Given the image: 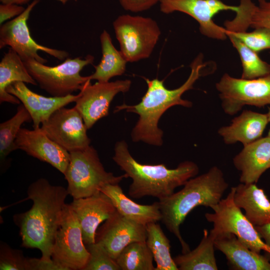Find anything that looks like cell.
<instances>
[{
	"mask_svg": "<svg viewBox=\"0 0 270 270\" xmlns=\"http://www.w3.org/2000/svg\"><path fill=\"white\" fill-rule=\"evenodd\" d=\"M27 194L32 201V208L14 216V221L20 228L22 246L38 249L42 258L51 260L68 194L67 188L52 185L46 179L40 178L30 184Z\"/></svg>",
	"mask_w": 270,
	"mask_h": 270,
	"instance_id": "6da1fadb",
	"label": "cell"
},
{
	"mask_svg": "<svg viewBox=\"0 0 270 270\" xmlns=\"http://www.w3.org/2000/svg\"><path fill=\"white\" fill-rule=\"evenodd\" d=\"M203 60L201 54L194 59L190 65L191 72L188 78L180 87L168 90L165 87L163 80L145 78L148 89L138 104H124L116 107L114 112L125 110L138 115V120L131 133L133 142H143L156 146L162 144L164 133L158 127L159 120L164 113L173 106L192 107V102L182 99V96L186 91L192 89L195 82L204 74L203 70L206 64Z\"/></svg>",
	"mask_w": 270,
	"mask_h": 270,
	"instance_id": "7a4b0ae2",
	"label": "cell"
},
{
	"mask_svg": "<svg viewBox=\"0 0 270 270\" xmlns=\"http://www.w3.org/2000/svg\"><path fill=\"white\" fill-rule=\"evenodd\" d=\"M112 159L127 178H132L128 194L134 198L152 196L159 200L163 199L196 176L199 171L198 165L188 160L180 163L173 169L168 168L163 164H140L131 155L124 140L116 144Z\"/></svg>",
	"mask_w": 270,
	"mask_h": 270,
	"instance_id": "3957f363",
	"label": "cell"
},
{
	"mask_svg": "<svg viewBox=\"0 0 270 270\" xmlns=\"http://www.w3.org/2000/svg\"><path fill=\"white\" fill-rule=\"evenodd\" d=\"M179 191L158 201L161 221L176 236L182 248V253L190 251L184 240L180 226L192 210L202 206L210 208L217 204L228 187L224 174L216 166L206 172L188 180Z\"/></svg>",
	"mask_w": 270,
	"mask_h": 270,
	"instance_id": "277c9868",
	"label": "cell"
},
{
	"mask_svg": "<svg viewBox=\"0 0 270 270\" xmlns=\"http://www.w3.org/2000/svg\"><path fill=\"white\" fill-rule=\"evenodd\" d=\"M70 159L64 174L68 194L73 198L88 197L100 192L108 184H118L128 178L106 171L96 150L92 146L70 153Z\"/></svg>",
	"mask_w": 270,
	"mask_h": 270,
	"instance_id": "5b68a950",
	"label": "cell"
},
{
	"mask_svg": "<svg viewBox=\"0 0 270 270\" xmlns=\"http://www.w3.org/2000/svg\"><path fill=\"white\" fill-rule=\"evenodd\" d=\"M94 57L87 55L84 58H68L62 63L54 66L44 65L35 60L24 62L31 76L40 87L52 96H65L80 90L91 80L88 76H82L80 71L92 64Z\"/></svg>",
	"mask_w": 270,
	"mask_h": 270,
	"instance_id": "8992f818",
	"label": "cell"
},
{
	"mask_svg": "<svg viewBox=\"0 0 270 270\" xmlns=\"http://www.w3.org/2000/svg\"><path fill=\"white\" fill-rule=\"evenodd\" d=\"M120 51L128 62L150 56L161 34L157 22L150 18L122 14L113 22Z\"/></svg>",
	"mask_w": 270,
	"mask_h": 270,
	"instance_id": "52a82bcc",
	"label": "cell"
},
{
	"mask_svg": "<svg viewBox=\"0 0 270 270\" xmlns=\"http://www.w3.org/2000/svg\"><path fill=\"white\" fill-rule=\"evenodd\" d=\"M222 100V106L232 116L246 105L258 108L270 105V74L254 79L234 78L222 75L216 84Z\"/></svg>",
	"mask_w": 270,
	"mask_h": 270,
	"instance_id": "ba28073f",
	"label": "cell"
},
{
	"mask_svg": "<svg viewBox=\"0 0 270 270\" xmlns=\"http://www.w3.org/2000/svg\"><path fill=\"white\" fill-rule=\"evenodd\" d=\"M234 190V186L231 188L224 198L210 208L213 212L205 214L206 220L213 224V228L218 234L232 233L252 250L258 253L262 250L267 252L268 247L255 226L235 204Z\"/></svg>",
	"mask_w": 270,
	"mask_h": 270,
	"instance_id": "9c48e42d",
	"label": "cell"
},
{
	"mask_svg": "<svg viewBox=\"0 0 270 270\" xmlns=\"http://www.w3.org/2000/svg\"><path fill=\"white\" fill-rule=\"evenodd\" d=\"M89 258L80 224L70 204H66L56 235L52 258L66 270H84Z\"/></svg>",
	"mask_w": 270,
	"mask_h": 270,
	"instance_id": "30bf717a",
	"label": "cell"
},
{
	"mask_svg": "<svg viewBox=\"0 0 270 270\" xmlns=\"http://www.w3.org/2000/svg\"><path fill=\"white\" fill-rule=\"evenodd\" d=\"M40 0H34L20 16L0 25V48L10 46L25 62L35 60L44 64L47 60L38 54V51L44 52L60 60L67 58L68 52L50 48L37 43L31 36L27 22L30 14Z\"/></svg>",
	"mask_w": 270,
	"mask_h": 270,
	"instance_id": "8fae6325",
	"label": "cell"
},
{
	"mask_svg": "<svg viewBox=\"0 0 270 270\" xmlns=\"http://www.w3.org/2000/svg\"><path fill=\"white\" fill-rule=\"evenodd\" d=\"M40 128L48 136L70 153L90 145L88 128L74 107H63L56 110Z\"/></svg>",
	"mask_w": 270,
	"mask_h": 270,
	"instance_id": "7c38bea8",
	"label": "cell"
},
{
	"mask_svg": "<svg viewBox=\"0 0 270 270\" xmlns=\"http://www.w3.org/2000/svg\"><path fill=\"white\" fill-rule=\"evenodd\" d=\"M90 81H88L80 91V96L74 106L82 116L88 130L108 115L114 97L120 92H128L132 84L130 80L98 82L93 84Z\"/></svg>",
	"mask_w": 270,
	"mask_h": 270,
	"instance_id": "4fadbf2b",
	"label": "cell"
},
{
	"mask_svg": "<svg viewBox=\"0 0 270 270\" xmlns=\"http://www.w3.org/2000/svg\"><path fill=\"white\" fill-rule=\"evenodd\" d=\"M160 10L166 14L174 12L186 14L199 24V30L210 38L224 40L227 38L224 28L216 24L213 17L221 11L236 12L238 6L226 4L220 0H160Z\"/></svg>",
	"mask_w": 270,
	"mask_h": 270,
	"instance_id": "5bb4252c",
	"label": "cell"
},
{
	"mask_svg": "<svg viewBox=\"0 0 270 270\" xmlns=\"http://www.w3.org/2000/svg\"><path fill=\"white\" fill-rule=\"evenodd\" d=\"M146 226L128 219L116 210L100 228L96 242L116 260L128 245L134 242H146Z\"/></svg>",
	"mask_w": 270,
	"mask_h": 270,
	"instance_id": "9a60e30c",
	"label": "cell"
},
{
	"mask_svg": "<svg viewBox=\"0 0 270 270\" xmlns=\"http://www.w3.org/2000/svg\"><path fill=\"white\" fill-rule=\"evenodd\" d=\"M16 148L47 162L64 174L70 154L48 136L40 128L32 130L21 128L14 142Z\"/></svg>",
	"mask_w": 270,
	"mask_h": 270,
	"instance_id": "2e32d148",
	"label": "cell"
},
{
	"mask_svg": "<svg viewBox=\"0 0 270 270\" xmlns=\"http://www.w3.org/2000/svg\"><path fill=\"white\" fill-rule=\"evenodd\" d=\"M70 204L80 224L85 245L96 242L98 226L116 210L110 198L102 192L88 197L73 198Z\"/></svg>",
	"mask_w": 270,
	"mask_h": 270,
	"instance_id": "e0dca14e",
	"label": "cell"
},
{
	"mask_svg": "<svg viewBox=\"0 0 270 270\" xmlns=\"http://www.w3.org/2000/svg\"><path fill=\"white\" fill-rule=\"evenodd\" d=\"M6 91L16 97L26 108L32 117L34 128H40V124L55 111L75 102L80 96L79 92L76 95L46 97L32 92L22 82L10 84Z\"/></svg>",
	"mask_w": 270,
	"mask_h": 270,
	"instance_id": "ac0fdd59",
	"label": "cell"
},
{
	"mask_svg": "<svg viewBox=\"0 0 270 270\" xmlns=\"http://www.w3.org/2000/svg\"><path fill=\"white\" fill-rule=\"evenodd\" d=\"M214 246L225 255L232 269L270 270V262L266 257L250 250L232 233L218 234Z\"/></svg>",
	"mask_w": 270,
	"mask_h": 270,
	"instance_id": "d6986e66",
	"label": "cell"
},
{
	"mask_svg": "<svg viewBox=\"0 0 270 270\" xmlns=\"http://www.w3.org/2000/svg\"><path fill=\"white\" fill-rule=\"evenodd\" d=\"M233 163L241 172V183L256 184L262 175L270 168V138H261L244 146L234 157Z\"/></svg>",
	"mask_w": 270,
	"mask_h": 270,
	"instance_id": "ffe728a7",
	"label": "cell"
},
{
	"mask_svg": "<svg viewBox=\"0 0 270 270\" xmlns=\"http://www.w3.org/2000/svg\"><path fill=\"white\" fill-rule=\"evenodd\" d=\"M268 123L266 114L244 110L230 125L220 128L218 133L226 144L240 142L244 146L262 138Z\"/></svg>",
	"mask_w": 270,
	"mask_h": 270,
	"instance_id": "44dd1931",
	"label": "cell"
},
{
	"mask_svg": "<svg viewBox=\"0 0 270 270\" xmlns=\"http://www.w3.org/2000/svg\"><path fill=\"white\" fill-rule=\"evenodd\" d=\"M112 202L116 210L128 220L146 226L162 220L158 202L150 204H141L132 200L118 184H108L100 190Z\"/></svg>",
	"mask_w": 270,
	"mask_h": 270,
	"instance_id": "7402d4cb",
	"label": "cell"
},
{
	"mask_svg": "<svg viewBox=\"0 0 270 270\" xmlns=\"http://www.w3.org/2000/svg\"><path fill=\"white\" fill-rule=\"evenodd\" d=\"M234 188L235 204L254 226L270 224V200L262 189L255 183L241 182Z\"/></svg>",
	"mask_w": 270,
	"mask_h": 270,
	"instance_id": "603a6c76",
	"label": "cell"
},
{
	"mask_svg": "<svg viewBox=\"0 0 270 270\" xmlns=\"http://www.w3.org/2000/svg\"><path fill=\"white\" fill-rule=\"evenodd\" d=\"M258 2L256 5L252 0H240L235 17L224 22L225 28L234 32L246 31L249 27L270 29V0Z\"/></svg>",
	"mask_w": 270,
	"mask_h": 270,
	"instance_id": "cb8c5ba5",
	"label": "cell"
},
{
	"mask_svg": "<svg viewBox=\"0 0 270 270\" xmlns=\"http://www.w3.org/2000/svg\"><path fill=\"white\" fill-rule=\"evenodd\" d=\"M16 82L38 85L28 72L24 61L12 48H10L0 62V103H20V101L16 97L6 91L7 87Z\"/></svg>",
	"mask_w": 270,
	"mask_h": 270,
	"instance_id": "d4e9b609",
	"label": "cell"
},
{
	"mask_svg": "<svg viewBox=\"0 0 270 270\" xmlns=\"http://www.w3.org/2000/svg\"><path fill=\"white\" fill-rule=\"evenodd\" d=\"M217 232L212 228L204 230L203 237L198 246L174 258L178 270H217L214 254V240Z\"/></svg>",
	"mask_w": 270,
	"mask_h": 270,
	"instance_id": "484cf974",
	"label": "cell"
},
{
	"mask_svg": "<svg viewBox=\"0 0 270 270\" xmlns=\"http://www.w3.org/2000/svg\"><path fill=\"white\" fill-rule=\"evenodd\" d=\"M102 57L100 63L94 67V72L89 76L90 80L98 82H109L112 78L123 74L127 60L120 51L114 46L108 32L104 30L100 36Z\"/></svg>",
	"mask_w": 270,
	"mask_h": 270,
	"instance_id": "4316f807",
	"label": "cell"
},
{
	"mask_svg": "<svg viewBox=\"0 0 270 270\" xmlns=\"http://www.w3.org/2000/svg\"><path fill=\"white\" fill-rule=\"evenodd\" d=\"M146 244L156 263L155 270H178L170 254V244L160 226L157 222L146 226Z\"/></svg>",
	"mask_w": 270,
	"mask_h": 270,
	"instance_id": "83f0119b",
	"label": "cell"
},
{
	"mask_svg": "<svg viewBox=\"0 0 270 270\" xmlns=\"http://www.w3.org/2000/svg\"><path fill=\"white\" fill-rule=\"evenodd\" d=\"M226 35L240 56L242 68L241 78L254 79L270 74V64L226 30Z\"/></svg>",
	"mask_w": 270,
	"mask_h": 270,
	"instance_id": "f1b7e54d",
	"label": "cell"
},
{
	"mask_svg": "<svg viewBox=\"0 0 270 270\" xmlns=\"http://www.w3.org/2000/svg\"><path fill=\"white\" fill-rule=\"evenodd\" d=\"M32 120L26 108L22 104L17 108L15 114L7 120L0 124V165L8 154L16 150L14 142L22 124Z\"/></svg>",
	"mask_w": 270,
	"mask_h": 270,
	"instance_id": "f546056e",
	"label": "cell"
},
{
	"mask_svg": "<svg viewBox=\"0 0 270 270\" xmlns=\"http://www.w3.org/2000/svg\"><path fill=\"white\" fill-rule=\"evenodd\" d=\"M152 254L146 242L128 245L116 260L121 270H155Z\"/></svg>",
	"mask_w": 270,
	"mask_h": 270,
	"instance_id": "4dcf8cb0",
	"label": "cell"
},
{
	"mask_svg": "<svg viewBox=\"0 0 270 270\" xmlns=\"http://www.w3.org/2000/svg\"><path fill=\"white\" fill-rule=\"evenodd\" d=\"M90 258L84 270H121L116 260L99 244L86 245Z\"/></svg>",
	"mask_w": 270,
	"mask_h": 270,
	"instance_id": "1f68e13d",
	"label": "cell"
},
{
	"mask_svg": "<svg viewBox=\"0 0 270 270\" xmlns=\"http://www.w3.org/2000/svg\"><path fill=\"white\" fill-rule=\"evenodd\" d=\"M233 34L253 51L258 52L270 50V29L258 28L250 32L246 31L234 32L227 30Z\"/></svg>",
	"mask_w": 270,
	"mask_h": 270,
	"instance_id": "d6a6232c",
	"label": "cell"
},
{
	"mask_svg": "<svg viewBox=\"0 0 270 270\" xmlns=\"http://www.w3.org/2000/svg\"><path fill=\"white\" fill-rule=\"evenodd\" d=\"M0 270H29L28 258L24 256L22 252L12 248L7 244H0Z\"/></svg>",
	"mask_w": 270,
	"mask_h": 270,
	"instance_id": "836d02e7",
	"label": "cell"
},
{
	"mask_svg": "<svg viewBox=\"0 0 270 270\" xmlns=\"http://www.w3.org/2000/svg\"><path fill=\"white\" fill-rule=\"evenodd\" d=\"M160 0H119L122 8L126 11L138 12L149 10Z\"/></svg>",
	"mask_w": 270,
	"mask_h": 270,
	"instance_id": "e575fe53",
	"label": "cell"
},
{
	"mask_svg": "<svg viewBox=\"0 0 270 270\" xmlns=\"http://www.w3.org/2000/svg\"><path fill=\"white\" fill-rule=\"evenodd\" d=\"M28 266L29 270H66L52 258H28Z\"/></svg>",
	"mask_w": 270,
	"mask_h": 270,
	"instance_id": "d590c367",
	"label": "cell"
},
{
	"mask_svg": "<svg viewBox=\"0 0 270 270\" xmlns=\"http://www.w3.org/2000/svg\"><path fill=\"white\" fill-rule=\"evenodd\" d=\"M25 8L21 5L14 4H0V25L8 20L16 18L22 14Z\"/></svg>",
	"mask_w": 270,
	"mask_h": 270,
	"instance_id": "8d00e7d4",
	"label": "cell"
},
{
	"mask_svg": "<svg viewBox=\"0 0 270 270\" xmlns=\"http://www.w3.org/2000/svg\"><path fill=\"white\" fill-rule=\"evenodd\" d=\"M260 236L268 247L266 252L270 254V224L262 226H255Z\"/></svg>",
	"mask_w": 270,
	"mask_h": 270,
	"instance_id": "74e56055",
	"label": "cell"
},
{
	"mask_svg": "<svg viewBox=\"0 0 270 270\" xmlns=\"http://www.w3.org/2000/svg\"><path fill=\"white\" fill-rule=\"evenodd\" d=\"M62 4H64L67 3L68 1L70 0H56ZM2 4H14L18 5L24 4L28 3L30 0H0Z\"/></svg>",
	"mask_w": 270,
	"mask_h": 270,
	"instance_id": "f35d334b",
	"label": "cell"
},
{
	"mask_svg": "<svg viewBox=\"0 0 270 270\" xmlns=\"http://www.w3.org/2000/svg\"><path fill=\"white\" fill-rule=\"evenodd\" d=\"M268 122H270V106L268 108V112L266 114ZM268 136L270 138V129L268 134Z\"/></svg>",
	"mask_w": 270,
	"mask_h": 270,
	"instance_id": "ab89813d",
	"label": "cell"
},
{
	"mask_svg": "<svg viewBox=\"0 0 270 270\" xmlns=\"http://www.w3.org/2000/svg\"></svg>",
	"mask_w": 270,
	"mask_h": 270,
	"instance_id": "60d3db41",
	"label": "cell"
}]
</instances>
